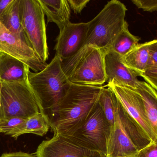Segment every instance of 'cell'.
Here are the masks:
<instances>
[{
    "label": "cell",
    "mask_w": 157,
    "mask_h": 157,
    "mask_svg": "<svg viewBox=\"0 0 157 157\" xmlns=\"http://www.w3.org/2000/svg\"><path fill=\"white\" fill-rule=\"evenodd\" d=\"M103 88L71 84L63 98L45 113L54 135H71L84 124L98 102Z\"/></svg>",
    "instance_id": "6da1fadb"
},
{
    "label": "cell",
    "mask_w": 157,
    "mask_h": 157,
    "mask_svg": "<svg viewBox=\"0 0 157 157\" xmlns=\"http://www.w3.org/2000/svg\"><path fill=\"white\" fill-rule=\"evenodd\" d=\"M127 9L120 1L108 2L103 9L91 21L85 42L75 55L62 62L64 73L69 77L88 48L95 47L110 50L116 37L122 29Z\"/></svg>",
    "instance_id": "7a4b0ae2"
},
{
    "label": "cell",
    "mask_w": 157,
    "mask_h": 157,
    "mask_svg": "<svg viewBox=\"0 0 157 157\" xmlns=\"http://www.w3.org/2000/svg\"><path fill=\"white\" fill-rule=\"evenodd\" d=\"M153 143L118 99L115 123L111 131L107 157L135 156L138 151Z\"/></svg>",
    "instance_id": "3957f363"
},
{
    "label": "cell",
    "mask_w": 157,
    "mask_h": 157,
    "mask_svg": "<svg viewBox=\"0 0 157 157\" xmlns=\"http://www.w3.org/2000/svg\"><path fill=\"white\" fill-rule=\"evenodd\" d=\"M62 62L55 55L42 71L33 73L29 70L28 72L29 85L44 114L63 98L71 85L62 68Z\"/></svg>",
    "instance_id": "277c9868"
},
{
    "label": "cell",
    "mask_w": 157,
    "mask_h": 157,
    "mask_svg": "<svg viewBox=\"0 0 157 157\" xmlns=\"http://www.w3.org/2000/svg\"><path fill=\"white\" fill-rule=\"evenodd\" d=\"M2 84L0 120L13 117L26 119L41 112L28 80L2 82Z\"/></svg>",
    "instance_id": "5b68a950"
},
{
    "label": "cell",
    "mask_w": 157,
    "mask_h": 157,
    "mask_svg": "<svg viewBox=\"0 0 157 157\" xmlns=\"http://www.w3.org/2000/svg\"><path fill=\"white\" fill-rule=\"evenodd\" d=\"M21 25L32 49L44 62L48 59L45 14L38 0H20Z\"/></svg>",
    "instance_id": "8992f818"
},
{
    "label": "cell",
    "mask_w": 157,
    "mask_h": 157,
    "mask_svg": "<svg viewBox=\"0 0 157 157\" xmlns=\"http://www.w3.org/2000/svg\"><path fill=\"white\" fill-rule=\"evenodd\" d=\"M111 127L99 102L84 124L67 136L76 143L107 156Z\"/></svg>",
    "instance_id": "52a82bcc"
},
{
    "label": "cell",
    "mask_w": 157,
    "mask_h": 157,
    "mask_svg": "<svg viewBox=\"0 0 157 157\" xmlns=\"http://www.w3.org/2000/svg\"><path fill=\"white\" fill-rule=\"evenodd\" d=\"M109 50L93 47L88 48L68 77L70 82L75 84L102 86L107 82L105 58Z\"/></svg>",
    "instance_id": "ba28073f"
},
{
    "label": "cell",
    "mask_w": 157,
    "mask_h": 157,
    "mask_svg": "<svg viewBox=\"0 0 157 157\" xmlns=\"http://www.w3.org/2000/svg\"><path fill=\"white\" fill-rule=\"evenodd\" d=\"M0 52L23 62L35 73L42 71L48 65L27 42L10 32L1 22Z\"/></svg>",
    "instance_id": "9c48e42d"
},
{
    "label": "cell",
    "mask_w": 157,
    "mask_h": 157,
    "mask_svg": "<svg viewBox=\"0 0 157 157\" xmlns=\"http://www.w3.org/2000/svg\"><path fill=\"white\" fill-rule=\"evenodd\" d=\"M110 88L130 116L141 126L153 143L157 138L152 130L141 95L135 88L109 84L104 86Z\"/></svg>",
    "instance_id": "30bf717a"
},
{
    "label": "cell",
    "mask_w": 157,
    "mask_h": 157,
    "mask_svg": "<svg viewBox=\"0 0 157 157\" xmlns=\"http://www.w3.org/2000/svg\"><path fill=\"white\" fill-rule=\"evenodd\" d=\"M36 154L38 157H107L60 134L54 135L50 140L43 141L38 147Z\"/></svg>",
    "instance_id": "8fae6325"
},
{
    "label": "cell",
    "mask_w": 157,
    "mask_h": 157,
    "mask_svg": "<svg viewBox=\"0 0 157 157\" xmlns=\"http://www.w3.org/2000/svg\"><path fill=\"white\" fill-rule=\"evenodd\" d=\"M89 23L70 22L62 30L54 47L56 55L63 61L73 57L80 49L88 31Z\"/></svg>",
    "instance_id": "7c38bea8"
},
{
    "label": "cell",
    "mask_w": 157,
    "mask_h": 157,
    "mask_svg": "<svg viewBox=\"0 0 157 157\" xmlns=\"http://www.w3.org/2000/svg\"><path fill=\"white\" fill-rule=\"evenodd\" d=\"M105 65L108 83L136 88L140 81L137 77L139 75L125 66L118 53L110 50L105 56Z\"/></svg>",
    "instance_id": "4fadbf2b"
},
{
    "label": "cell",
    "mask_w": 157,
    "mask_h": 157,
    "mask_svg": "<svg viewBox=\"0 0 157 157\" xmlns=\"http://www.w3.org/2000/svg\"><path fill=\"white\" fill-rule=\"evenodd\" d=\"M29 66L16 58L0 52V79L2 82L28 81Z\"/></svg>",
    "instance_id": "5bb4252c"
},
{
    "label": "cell",
    "mask_w": 157,
    "mask_h": 157,
    "mask_svg": "<svg viewBox=\"0 0 157 157\" xmlns=\"http://www.w3.org/2000/svg\"><path fill=\"white\" fill-rule=\"evenodd\" d=\"M47 17L48 22H53L61 30L70 22L71 8L67 0H38Z\"/></svg>",
    "instance_id": "9a60e30c"
},
{
    "label": "cell",
    "mask_w": 157,
    "mask_h": 157,
    "mask_svg": "<svg viewBox=\"0 0 157 157\" xmlns=\"http://www.w3.org/2000/svg\"><path fill=\"white\" fill-rule=\"evenodd\" d=\"M50 127L47 115L38 112L26 119L21 125L6 135H10L15 139L22 135L27 133L42 136L47 134Z\"/></svg>",
    "instance_id": "2e32d148"
},
{
    "label": "cell",
    "mask_w": 157,
    "mask_h": 157,
    "mask_svg": "<svg viewBox=\"0 0 157 157\" xmlns=\"http://www.w3.org/2000/svg\"><path fill=\"white\" fill-rule=\"evenodd\" d=\"M121 61L125 66L140 76L149 66V41L138 44L130 52L121 57Z\"/></svg>",
    "instance_id": "e0dca14e"
},
{
    "label": "cell",
    "mask_w": 157,
    "mask_h": 157,
    "mask_svg": "<svg viewBox=\"0 0 157 157\" xmlns=\"http://www.w3.org/2000/svg\"><path fill=\"white\" fill-rule=\"evenodd\" d=\"M135 89L143 99L147 118L157 142V92L144 81H139Z\"/></svg>",
    "instance_id": "ac0fdd59"
},
{
    "label": "cell",
    "mask_w": 157,
    "mask_h": 157,
    "mask_svg": "<svg viewBox=\"0 0 157 157\" xmlns=\"http://www.w3.org/2000/svg\"><path fill=\"white\" fill-rule=\"evenodd\" d=\"M0 22L10 32L25 41L30 46L26 38L21 25L20 0H13L0 16Z\"/></svg>",
    "instance_id": "d6986e66"
},
{
    "label": "cell",
    "mask_w": 157,
    "mask_h": 157,
    "mask_svg": "<svg viewBox=\"0 0 157 157\" xmlns=\"http://www.w3.org/2000/svg\"><path fill=\"white\" fill-rule=\"evenodd\" d=\"M140 38L132 34L128 29L126 21L118 34L110 50L122 57L129 53L139 44Z\"/></svg>",
    "instance_id": "ffe728a7"
},
{
    "label": "cell",
    "mask_w": 157,
    "mask_h": 157,
    "mask_svg": "<svg viewBox=\"0 0 157 157\" xmlns=\"http://www.w3.org/2000/svg\"><path fill=\"white\" fill-rule=\"evenodd\" d=\"M118 101V98L114 92L109 88H106L104 87L100 96L98 102L111 129L115 123V112Z\"/></svg>",
    "instance_id": "44dd1931"
},
{
    "label": "cell",
    "mask_w": 157,
    "mask_h": 157,
    "mask_svg": "<svg viewBox=\"0 0 157 157\" xmlns=\"http://www.w3.org/2000/svg\"><path fill=\"white\" fill-rule=\"evenodd\" d=\"M25 120L24 118L13 117L0 120V133L7 134L21 125Z\"/></svg>",
    "instance_id": "7402d4cb"
},
{
    "label": "cell",
    "mask_w": 157,
    "mask_h": 157,
    "mask_svg": "<svg viewBox=\"0 0 157 157\" xmlns=\"http://www.w3.org/2000/svg\"><path fill=\"white\" fill-rule=\"evenodd\" d=\"M140 76L157 92V65L149 66Z\"/></svg>",
    "instance_id": "603a6c76"
},
{
    "label": "cell",
    "mask_w": 157,
    "mask_h": 157,
    "mask_svg": "<svg viewBox=\"0 0 157 157\" xmlns=\"http://www.w3.org/2000/svg\"><path fill=\"white\" fill-rule=\"evenodd\" d=\"M133 3L139 9L147 12L157 11V0H132Z\"/></svg>",
    "instance_id": "cb8c5ba5"
},
{
    "label": "cell",
    "mask_w": 157,
    "mask_h": 157,
    "mask_svg": "<svg viewBox=\"0 0 157 157\" xmlns=\"http://www.w3.org/2000/svg\"><path fill=\"white\" fill-rule=\"evenodd\" d=\"M136 157H157V142L152 143L136 155Z\"/></svg>",
    "instance_id": "d4e9b609"
},
{
    "label": "cell",
    "mask_w": 157,
    "mask_h": 157,
    "mask_svg": "<svg viewBox=\"0 0 157 157\" xmlns=\"http://www.w3.org/2000/svg\"><path fill=\"white\" fill-rule=\"evenodd\" d=\"M71 9L75 14H80L90 0H68Z\"/></svg>",
    "instance_id": "484cf974"
},
{
    "label": "cell",
    "mask_w": 157,
    "mask_h": 157,
    "mask_svg": "<svg viewBox=\"0 0 157 157\" xmlns=\"http://www.w3.org/2000/svg\"><path fill=\"white\" fill-rule=\"evenodd\" d=\"M150 53L149 66L157 65V39L149 41Z\"/></svg>",
    "instance_id": "4316f807"
},
{
    "label": "cell",
    "mask_w": 157,
    "mask_h": 157,
    "mask_svg": "<svg viewBox=\"0 0 157 157\" xmlns=\"http://www.w3.org/2000/svg\"><path fill=\"white\" fill-rule=\"evenodd\" d=\"M1 157H38L36 154H30L24 152H18L14 153H6L3 154Z\"/></svg>",
    "instance_id": "83f0119b"
},
{
    "label": "cell",
    "mask_w": 157,
    "mask_h": 157,
    "mask_svg": "<svg viewBox=\"0 0 157 157\" xmlns=\"http://www.w3.org/2000/svg\"><path fill=\"white\" fill-rule=\"evenodd\" d=\"M13 0H0V16L3 14Z\"/></svg>",
    "instance_id": "f1b7e54d"
},
{
    "label": "cell",
    "mask_w": 157,
    "mask_h": 157,
    "mask_svg": "<svg viewBox=\"0 0 157 157\" xmlns=\"http://www.w3.org/2000/svg\"><path fill=\"white\" fill-rule=\"evenodd\" d=\"M2 81L0 79V106H1V89H2Z\"/></svg>",
    "instance_id": "f546056e"
},
{
    "label": "cell",
    "mask_w": 157,
    "mask_h": 157,
    "mask_svg": "<svg viewBox=\"0 0 157 157\" xmlns=\"http://www.w3.org/2000/svg\"><path fill=\"white\" fill-rule=\"evenodd\" d=\"M127 157H136V156H132Z\"/></svg>",
    "instance_id": "4dcf8cb0"
}]
</instances>
